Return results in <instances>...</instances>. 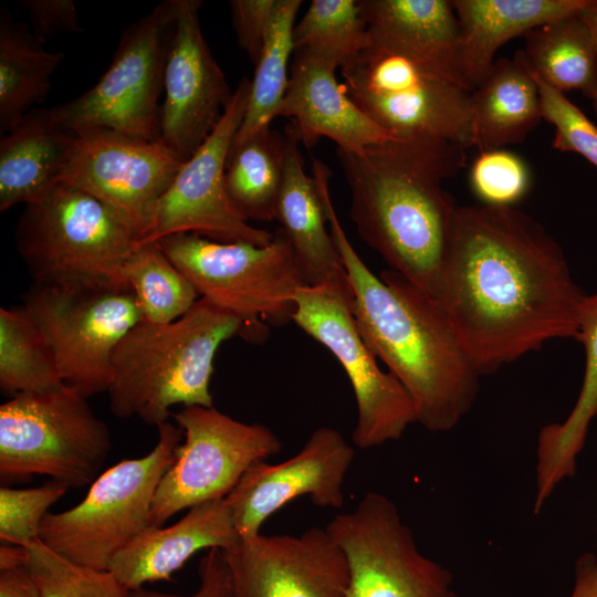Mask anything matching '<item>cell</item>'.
I'll return each mask as SVG.
<instances>
[{"mask_svg": "<svg viewBox=\"0 0 597 597\" xmlns=\"http://www.w3.org/2000/svg\"><path fill=\"white\" fill-rule=\"evenodd\" d=\"M586 293L557 241L514 207L458 206L438 303L480 376L577 339Z\"/></svg>", "mask_w": 597, "mask_h": 597, "instance_id": "obj_1", "label": "cell"}, {"mask_svg": "<svg viewBox=\"0 0 597 597\" xmlns=\"http://www.w3.org/2000/svg\"><path fill=\"white\" fill-rule=\"evenodd\" d=\"M336 154L359 235L390 270L438 301L458 208L443 184L465 167L467 149L412 135Z\"/></svg>", "mask_w": 597, "mask_h": 597, "instance_id": "obj_2", "label": "cell"}, {"mask_svg": "<svg viewBox=\"0 0 597 597\" xmlns=\"http://www.w3.org/2000/svg\"><path fill=\"white\" fill-rule=\"evenodd\" d=\"M328 181L320 176L316 186L360 334L411 397L417 423L431 432L450 431L471 410L481 376L436 300L399 273L388 269L377 276L364 263L341 226Z\"/></svg>", "mask_w": 597, "mask_h": 597, "instance_id": "obj_3", "label": "cell"}, {"mask_svg": "<svg viewBox=\"0 0 597 597\" xmlns=\"http://www.w3.org/2000/svg\"><path fill=\"white\" fill-rule=\"evenodd\" d=\"M237 335H245L243 321L203 297L174 322L140 321L113 353L109 409L157 427L175 405L212 407L214 356Z\"/></svg>", "mask_w": 597, "mask_h": 597, "instance_id": "obj_4", "label": "cell"}, {"mask_svg": "<svg viewBox=\"0 0 597 597\" xmlns=\"http://www.w3.org/2000/svg\"><path fill=\"white\" fill-rule=\"evenodd\" d=\"M14 237L32 281L61 286H127L121 270L138 243L108 207L62 184L24 206Z\"/></svg>", "mask_w": 597, "mask_h": 597, "instance_id": "obj_5", "label": "cell"}, {"mask_svg": "<svg viewBox=\"0 0 597 597\" xmlns=\"http://www.w3.org/2000/svg\"><path fill=\"white\" fill-rule=\"evenodd\" d=\"M158 244L200 297L243 321L244 338H262L264 323L293 322L294 298L306 282L281 228L266 245L218 242L195 233L168 235Z\"/></svg>", "mask_w": 597, "mask_h": 597, "instance_id": "obj_6", "label": "cell"}, {"mask_svg": "<svg viewBox=\"0 0 597 597\" xmlns=\"http://www.w3.org/2000/svg\"><path fill=\"white\" fill-rule=\"evenodd\" d=\"M149 453L125 459L102 472L75 506L48 512L40 541L60 556L100 570H108L114 556L150 528L157 486L171 465L184 431L165 421Z\"/></svg>", "mask_w": 597, "mask_h": 597, "instance_id": "obj_7", "label": "cell"}, {"mask_svg": "<svg viewBox=\"0 0 597 597\" xmlns=\"http://www.w3.org/2000/svg\"><path fill=\"white\" fill-rule=\"evenodd\" d=\"M112 451L111 431L73 388L12 396L0 406V476L34 474L91 485Z\"/></svg>", "mask_w": 597, "mask_h": 597, "instance_id": "obj_8", "label": "cell"}, {"mask_svg": "<svg viewBox=\"0 0 597 597\" xmlns=\"http://www.w3.org/2000/svg\"><path fill=\"white\" fill-rule=\"evenodd\" d=\"M341 73L349 98L392 136L422 135L473 147L470 90L370 42Z\"/></svg>", "mask_w": 597, "mask_h": 597, "instance_id": "obj_9", "label": "cell"}, {"mask_svg": "<svg viewBox=\"0 0 597 597\" xmlns=\"http://www.w3.org/2000/svg\"><path fill=\"white\" fill-rule=\"evenodd\" d=\"M21 305L45 337L64 385L87 399L107 392L113 353L143 320L133 291L32 282Z\"/></svg>", "mask_w": 597, "mask_h": 597, "instance_id": "obj_10", "label": "cell"}, {"mask_svg": "<svg viewBox=\"0 0 597 597\" xmlns=\"http://www.w3.org/2000/svg\"><path fill=\"white\" fill-rule=\"evenodd\" d=\"M174 25V0L158 3L128 25L100 80L80 96L50 108L53 118L75 132L107 128L158 140L159 98Z\"/></svg>", "mask_w": 597, "mask_h": 597, "instance_id": "obj_11", "label": "cell"}, {"mask_svg": "<svg viewBox=\"0 0 597 597\" xmlns=\"http://www.w3.org/2000/svg\"><path fill=\"white\" fill-rule=\"evenodd\" d=\"M184 431L151 505L150 528L198 504L226 499L255 462L282 450L266 426L231 418L213 406H188L172 415Z\"/></svg>", "mask_w": 597, "mask_h": 597, "instance_id": "obj_12", "label": "cell"}, {"mask_svg": "<svg viewBox=\"0 0 597 597\" xmlns=\"http://www.w3.org/2000/svg\"><path fill=\"white\" fill-rule=\"evenodd\" d=\"M293 322L325 346L345 370L357 419L353 443L369 449L399 440L417 423L411 397L400 381L377 364L354 316L353 298L331 286H303L295 295Z\"/></svg>", "mask_w": 597, "mask_h": 597, "instance_id": "obj_13", "label": "cell"}, {"mask_svg": "<svg viewBox=\"0 0 597 597\" xmlns=\"http://www.w3.org/2000/svg\"><path fill=\"white\" fill-rule=\"evenodd\" d=\"M326 530L348 563L347 597H459L452 574L420 552L387 495L365 493Z\"/></svg>", "mask_w": 597, "mask_h": 597, "instance_id": "obj_14", "label": "cell"}, {"mask_svg": "<svg viewBox=\"0 0 597 597\" xmlns=\"http://www.w3.org/2000/svg\"><path fill=\"white\" fill-rule=\"evenodd\" d=\"M76 134L57 184L104 203L137 233L139 242L184 163L159 139L147 140L107 128Z\"/></svg>", "mask_w": 597, "mask_h": 597, "instance_id": "obj_15", "label": "cell"}, {"mask_svg": "<svg viewBox=\"0 0 597 597\" xmlns=\"http://www.w3.org/2000/svg\"><path fill=\"white\" fill-rule=\"evenodd\" d=\"M251 81L243 77L219 124L182 164L156 208L151 224L137 244L177 233H195L218 242L266 245L273 233L250 226L231 203L224 170L233 138L243 121Z\"/></svg>", "mask_w": 597, "mask_h": 597, "instance_id": "obj_16", "label": "cell"}, {"mask_svg": "<svg viewBox=\"0 0 597 597\" xmlns=\"http://www.w3.org/2000/svg\"><path fill=\"white\" fill-rule=\"evenodd\" d=\"M200 0H174L175 25L164 73L159 140L187 161L224 115L233 92L200 23Z\"/></svg>", "mask_w": 597, "mask_h": 597, "instance_id": "obj_17", "label": "cell"}, {"mask_svg": "<svg viewBox=\"0 0 597 597\" xmlns=\"http://www.w3.org/2000/svg\"><path fill=\"white\" fill-rule=\"evenodd\" d=\"M353 447L332 427L315 429L300 451L280 463H253L226 496L239 537L261 533L268 517L300 496L318 507L341 509Z\"/></svg>", "mask_w": 597, "mask_h": 597, "instance_id": "obj_18", "label": "cell"}, {"mask_svg": "<svg viewBox=\"0 0 597 597\" xmlns=\"http://www.w3.org/2000/svg\"><path fill=\"white\" fill-rule=\"evenodd\" d=\"M223 553L234 597H347L348 563L326 527L239 537Z\"/></svg>", "mask_w": 597, "mask_h": 597, "instance_id": "obj_19", "label": "cell"}, {"mask_svg": "<svg viewBox=\"0 0 597 597\" xmlns=\"http://www.w3.org/2000/svg\"><path fill=\"white\" fill-rule=\"evenodd\" d=\"M338 67L321 54L297 50L290 66V81L279 116L290 118L285 126L306 148L322 137L337 148L360 150L394 137L373 122L349 98L335 76Z\"/></svg>", "mask_w": 597, "mask_h": 597, "instance_id": "obj_20", "label": "cell"}, {"mask_svg": "<svg viewBox=\"0 0 597 597\" xmlns=\"http://www.w3.org/2000/svg\"><path fill=\"white\" fill-rule=\"evenodd\" d=\"M360 3L370 43L470 90L452 0H360Z\"/></svg>", "mask_w": 597, "mask_h": 597, "instance_id": "obj_21", "label": "cell"}, {"mask_svg": "<svg viewBox=\"0 0 597 597\" xmlns=\"http://www.w3.org/2000/svg\"><path fill=\"white\" fill-rule=\"evenodd\" d=\"M239 541L224 499L198 504L168 527L148 528L119 551L108 570L127 589L156 580H171L172 574L201 549L227 551Z\"/></svg>", "mask_w": 597, "mask_h": 597, "instance_id": "obj_22", "label": "cell"}, {"mask_svg": "<svg viewBox=\"0 0 597 597\" xmlns=\"http://www.w3.org/2000/svg\"><path fill=\"white\" fill-rule=\"evenodd\" d=\"M284 134L286 154L275 220L291 243L306 285L336 287L353 298L315 180L304 170L300 142L286 127Z\"/></svg>", "mask_w": 597, "mask_h": 597, "instance_id": "obj_23", "label": "cell"}, {"mask_svg": "<svg viewBox=\"0 0 597 597\" xmlns=\"http://www.w3.org/2000/svg\"><path fill=\"white\" fill-rule=\"evenodd\" d=\"M77 134L50 108H32L0 140V211L38 201L56 185Z\"/></svg>", "mask_w": 597, "mask_h": 597, "instance_id": "obj_24", "label": "cell"}, {"mask_svg": "<svg viewBox=\"0 0 597 597\" xmlns=\"http://www.w3.org/2000/svg\"><path fill=\"white\" fill-rule=\"evenodd\" d=\"M593 0H452L470 90L488 76L496 52L549 21L580 13Z\"/></svg>", "mask_w": 597, "mask_h": 597, "instance_id": "obj_25", "label": "cell"}, {"mask_svg": "<svg viewBox=\"0 0 597 597\" xmlns=\"http://www.w3.org/2000/svg\"><path fill=\"white\" fill-rule=\"evenodd\" d=\"M585 352L582 387L575 405L562 422L538 432L533 512L538 514L562 481L575 474L591 421L597 416V292L586 295L577 335Z\"/></svg>", "mask_w": 597, "mask_h": 597, "instance_id": "obj_26", "label": "cell"}, {"mask_svg": "<svg viewBox=\"0 0 597 597\" xmlns=\"http://www.w3.org/2000/svg\"><path fill=\"white\" fill-rule=\"evenodd\" d=\"M471 103L478 151L520 144L543 119L538 86L521 50L513 57L496 59L471 91Z\"/></svg>", "mask_w": 597, "mask_h": 597, "instance_id": "obj_27", "label": "cell"}, {"mask_svg": "<svg viewBox=\"0 0 597 597\" xmlns=\"http://www.w3.org/2000/svg\"><path fill=\"white\" fill-rule=\"evenodd\" d=\"M64 54L50 52L24 22L0 9V132L9 133L36 103H43L51 75Z\"/></svg>", "mask_w": 597, "mask_h": 597, "instance_id": "obj_28", "label": "cell"}, {"mask_svg": "<svg viewBox=\"0 0 597 597\" xmlns=\"http://www.w3.org/2000/svg\"><path fill=\"white\" fill-rule=\"evenodd\" d=\"M522 55L531 72L566 94H597V44L580 13L542 24L524 36Z\"/></svg>", "mask_w": 597, "mask_h": 597, "instance_id": "obj_29", "label": "cell"}, {"mask_svg": "<svg viewBox=\"0 0 597 597\" xmlns=\"http://www.w3.org/2000/svg\"><path fill=\"white\" fill-rule=\"evenodd\" d=\"M285 154V134L271 127L230 148L224 187L231 203L244 220H275Z\"/></svg>", "mask_w": 597, "mask_h": 597, "instance_id": "obj_30", "label": "cell"}, {"mask_svg": "<svg viewBox=\"0 0 597 597\" xmlns=\"http://www.w3.org/2000/svg\"><path fill=\"white\" fill-rule=\"evenodd\" d=\"M301 0H276L254 75L243 121L231 148L270 127L279 117L290 81L293 32Z\"/></svg>", "mask_w": 597, "mask_h": 597, "instance_id": "obj_31", "label": "cell"}, {"mask_svg": "<svg viewBox=\"0 0 597 597\" xmlns=\"http://www.w3.org/2000/svg\"><path fill=\"white\" fill-rule=\"evenodd\" d=\"M55 357L22 305L0 308V388L11 396L63 386Z\"/></svg>", "mask_w": 597, "mask_h": 597, "instance_id": "obj_32", "label": "cell"}, {"mask_svg": "<svg viewBox=\"0 0 597 597\" xmlns=\"http://www.w3.org/2000/svg\"><path fill=\"white\" fill-rule=\"evenodd\" d=\"M121 276L136 297L142 321L151 324L180 318L200 298L158 242L137 244L125 260Z\"/></svg>", "mask_w": 597, "mask_h": 597, "instance_id": "obj_33", "label": "cell"}, {"mask_svg": "<svg viewBox=\"0 0 597 597\" xmlns=\"http://www.w3.org/2000/svg\"><path fill=\"white\" fill-rule=\"evenodd\" d=\"M294 51L326 56L339 67L370 42L360 0H312L295 24Z\"/></svg>", "mask_w": 597, "mask_h": 597, "instance_id": "obj_34", "label": "cell"}, {"mask_svg": "<svg viewBox=\"0 0 597 597\" xmlns=\"http://www.w3.org/2000/svg\"><path fill=\"white\" fill-rule=\"evenodd\" d=\"M25 567L41 597H127V589L109 570L75 564L40 540L25 547Z\"/></svg>", "mask_w": 597, "mask_h": 597, "instance_id": "obj_35", "label": "cell"}, {"mask_svg": "<svg viewBox=\"0 0 597 597\" xmlns=\"http://www.w3.org/2000/svg\"><path fill=\"white\" fill-rule=\"evenodd\" d=\"M69 488L49 480L36 488H0V540L27 547L40 540L41 523L56 501Z\"/></svg>", "mask_w": 597, "mask_h": 597, "instance_id": "obj_36", "label": "cell"}, {"mask_svg": "<svg viewBox=\"0 0 597 597\" xmlns=\"http://www.w3.org/2000/svg\"><path fill=\"white\" fill-rule=\"evenodd\" d=\"M530 186L527 164L504 148L479 151L470 168V187L482 205L513 207Z\"/></svg>", "mask_w": 597, "mask_h": 597, "instance_id": "obj_37", "label": "cell"}, {"mask_svg": "<svg viewBox=\"0 0 597 597\" xmlns=\"http://www.w3.org/2000/svg\"><path fill=\"white\" fill-rule=\"evenodd\" d=\"M534 77L541 96L543 119L552 124L555 130L552 147L578 154L597 168V125L565 93L536 75Z\"/></svg>", "mask_w": 597, "mask_h": 597, "instance_id": "obj_38", "label": "cell"}, {"mask_svg": "<svg viewBox=\"0 0 597 597\" xmlns=\"http://www.w3.org/2000/svg\"><path fill=\"white\" fill-rule=\"evenodd\" d=\"M276 0H231L232 24L240 48L253 65L261 54Z\"/></svg>", "mask_w": 597, "mask_h": 597, "instance_id": "obj_39", "label": "cell"}, {"mask_svg": "<svg viewBox=\"0 0 597 597\" xmlns=\"http://www.w3.org/2000/svg\"><path fill=\"white\" fill-rule=\"evenodd\" d=\"M30 18L32 33L43 43L63 32H83L73 0H20Z\"/></svg>", "mask_w": 597, "mask_h": 597, "instance_id": "obj_40", "label": "cell"}, {"mask_svg": "<svg viewBox=\"0 0 597 597\" xmlns=\"http://www.w3.org/2000/svg\"><path fill=\"white\" fill-rule=\"evenodd\" d=\"M199 586L188 596L170 595L143 587L128 590L127 597H234L231 576L224 553L210 548L201 557L198 568Z\"/></svg>", "mask_w": 597, "mask_h": 597, "instance_id": "obj_41", "label": "cell"}, {"mask_svg": "<svg viewBox=\"0 0 597 597\" xmlns=\"http://www.w3.org/2000/svg\"><path fill=\"white\" fill-rule=\"evenodd\" d=\"M568 597H597V557L582 554L574 566V585Z\"/></svg>", "mask_w": 597, "mask_h": 597, "instance_id": "obj_42", "label": "cell"}, {"mask_svg": "<svg viewBox=\"0 0 597 597\" xmlns=\"http://www.w3.org/2000/svg\"><path fill=\"white\" fill-rule=\"evenodd\" d=\"M0 597H41L25 566L0 570Z\"/></svg>", "mask_w": 597, "mask_h": 597, "instance_id": "obj_43", "label": "cell"}, {"mask_svg": "<svg viewBox=\"0 0 597 597\" xmlns=\"http://www.w3.org/2000/svg\"><path fill=\"white\" fill-rule=\"evenodd\" d=\"M28 551L25 547L9 544L0 547V570H9L25 566Z\"/></svg>", "mask_w": 597, "mask_h": 597, "instance_id": "obj_44", "label": "cell"}, {"mask_svg": "<svg viewBox=\"0 0 597 597\" xmlns=\"http://www.w3.org/2000/svg\"><path fill=\"white\" fill-rule=\"evenodd\" d=\"M582 18L588 25L597 44V0H593L582 12ZM593 109L597 116V94L591 100Z\"/></svg>", "mask_w": 597, "mask_h": 597, "instance_id": "obj_45", "label": "cell"}]
</instances>
